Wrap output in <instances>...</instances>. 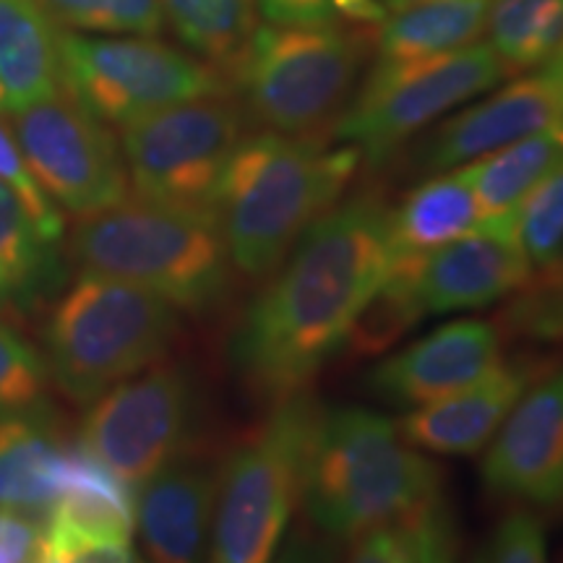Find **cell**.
I'll return each instance as SVG.
<instances>
[{
	"label": "cell",
	"instance_id": "6da1fadb",
	"mask_svg": "<svg viewBox=\"0 0 563 563\" xmlns=\"http://www.w3.org/2000/svg\"><path fill=\"white\" fill-rule=\"evenodd\" d=\"M394 264L391 207L357 194L321 214L262 282L230 336L245 391L266 405L311 389L342 355L363 306Z\"/></svg>",
	"mask_w": 563,
	"mask_h": 563
},
{
	"label": "cell",
	"instance_id": "7a4b0ae2",
	"mask_svg": "<svg viewBox=\"0 0 563 563\" xmlns=\"http://www.w3.org/2000/svg\"><path fill=\"white\" fill-rule=\"evenodd\" d=\"M361 162L357 150L316 133H245L214 201L235 272L253 282L269 277L302 232L342 201Z\"/></svg>",
	"mask_w": 563,
	"mask_h": 563
},
{
	"label": "cell",
	"instance_id": "3957f363",
	"mask_svg": "<svg viewBox=\"0 0 563 563\" xmlns=\"http://www.w3.org/2000/svg\"><path fill=\"white\" fill-rule=\"evenodd\" d=\"M441 496V470L402 439L397 422L368 407H323L300 490L316 532L350 543Z\"/></svg>",
	"mask_w": 563,
	"mask_h": 563
},
{
	"label": "cell",
	"instance_id": "277c9868",
	"mask_svg": "<svg viewBox=\"0 0 563 563\" xmlns=\"http://www.w3.org/2000/svg\"><path fill=\"white\" fill-rule=\"evenodd\" d=\"M68 256L81 274L131 282L188 313L220 308L235 277L214 214L139 196L81 214L70 230Z\"/></svg>",
	"mask_w": 563,
	"mask_h": 563
},
{
	"label": "cell",
	"instance_id": "5b68a950",
	"mask_svg": "<svg viewBox=\"0 0 563 563\" xmlns=\"http://www.w3.org/2000/svg\"><path fill=\"white\" fill-rule=\"evenodd\" d=\"M323 405L311 389L279 399L217 470L209 563H272L300 506Z\"/></svg>",
	"mask_w": 563,
	"mask_h": 563
},
{
	"label": "cell",
	"instance_id": "8992f818",
	"mask_svg": "<svg viewBox=\"0 0 563 563\" xmlns=\"http://www.w3.org/2000/svg\"><path fill=\"white\" fill-rule=\"evenodd\" d=\"M180 329L178 308L131 282L81 274L47 323L55 384L91 405L125 378L159 363Z\"/></svg>",
	"mask_w": 563,
	"mask_h": 563
},
{
	"label": "cell",
	"instance_id": "52a82bcc",
	"mask_svg": "<svg viewBox=\"0 0 563 563\" xmlns=\"http://www.w3.org/2000/svg\"><path fill=\"white\" fill-rule=\"evenodd\" d=\"M361 60L363 37L352 26L262 24L232 76L264 131L308 136L336 121Z\"/></svg>",
	"mask_w": 563,
	"mask_h": 563
},
{
	"label": "cell",
	"instance_id": "ba28073f",
	"mask_svg": "<svg viewBox=\"0 0 563 563\" xmlns=\"http://www.w3.org/2000/svg\"><path fill=\"white\" fill-rule=\"evenodd\" d=\"M58 55L63 91L118 129L170 104L228 95L222 70L152 37L58 30Z\"/></svg>",
	"mask_w": 563,
	"mask_h": 563
},
{
	"label": "cell",
	"instance_id": "9c48e42d",
	"mask_svg": "<svg viewBox=\"0 0 563 563\" xmlns=\"http://www.w3.org/2000/svg\"><path fill=\"white\" fill-rule=\"evenodd\" d=\"M504 76L509 74L488 42L433 58L376 63L350 108L336 115L332 136L378 167L446 112L498 87Z\"/></svg>",
	"mask_w": 563,
	"mask_h": 563
},
{
	"label": "cell",
	"instance_id": "30bf717a",
	"mask_svg": "<svg viewBox=\"0 0 563 563\" xmlns=\"http://www.w3.org/2000/svg\"><path fill=\"white\" fill-rule=\"evenodd\" d=\"M245 136V115L228 95L162 108L121 129L133 196L214 214L224 167Z\"/></svg>",
	"mask_w": 563,
	"mask_h": 563
},
{
	"label": "cell",
	"instance_id": "8fae6325",
	"mask_svg": "<svg viewBox=\"0 0 563 563\" xmlns=\"http://www.w3.org/2000/svg\"><path fill=\"white\" fill-rule=\"evenodd\" d=\"M194 407L191 373L154 363L91 402L79 446L136 490L183 454Z\"/></svg>",
	"mask_w": 563,
	"mask_h": 563
},
{
	"label": "cell",
	"instance_id": "7c38bea8",
	"mask_svg": "<svg viewBox=\"0 0 563 563\" xmlns=\"http://www.w3.org/2000/svg\"><path fill=\"white\" fill-rule=\"evenodd\" d=\"M9 125L26 167L53 203L81 217L131 196L123 152L108 125L63 89L9 115Z\"/></svg>",
	"mask_w": 563,
	"mask_h": 563
},
{
	"label": "cell",
	"instance_id": "4fadbf2b",
	"mask_svg": "<svg viewBox=\"0 0 563 563\" xmlns=\"http://www.w3.org/2000/svg\"><path fill=\"white\" fill-rule=\"evenodd\" d=\"M485 490L527 509H563V365L522 394L481 464Z\"/></svg>",
	"mask_w": 563,
	"mask_h": 563
},
{
	"label": "cell",
	"instance_id": "5bb4252c",
	"mask_svg": "<svg viewBox=\"0 0 563 563\" xmlns=\"http://www.w3.org/2000/svg\"><path fill=\"white\" fill-rule=\"evenodd\" d=\"M504 334L496 321L460 319L433 329L422 340L382 357L365 376L378 402L426 407L481 382L504 361Z\"/></svg>",
	"mask_w": 563,
	"mask_h": 563
},
{
	"label": "cell",
	"instance_id": "9a60e30c",
	"mask_svg": "<svg viewBox=\"0 0 563 563\" xmlns=\"http://www.w3.org/2000/svg\"><path fill=\"white\" fill-rule=\"evenodd\" d=\"M514 217L483 220L415 266V290L428 316L488 308L532 277Z\"/></svg>",
	"mask_w": 563,
	"mask_h": 563
},
{
	"label": "cell",
	"instance_id": "2e32d148",
	"mask_svg": "<svg viewBox=\"0 0 563 563\" xmlns=\"http://www.w3.org/2000/svg\"><path fill=\"white\" fill-rule=\"evenodd\" d=\"M563 131V100L540 70L446 118L415 152L422 173H446L540 131Z\"/></svg>",
	"mask_w": 563,
	"mask_h": 563
},
{
	"label": "cell",
	"instance_id": "e0dca14e",
	"mask_svg": "<svg viewBox=\"0 0 563 563\" xmlns=\"http://www.w3.org/2000/svg\"><path fill=\"white\" fill-rule=\"evenodd\" d=\"M551 368H545L538 357H504L467 389L433 405L407 410L397 420L399 433L420 452L446 456L483 452L514 405Z\"/></svg>",
	"mask_w": 563,
	"mask_h": 563
},
{
	"label": "cell",
	"instance_id": "ac0fdd59",
	"mask_svg": "<svg viewBox=\"0 0 563 563\" xmlns=\"http://www.w3.org/2000/svg\"><path fill=\"white\" fill-rule=\"evenodd\" d=\"M217 470L183 452L139 485L133 530L146 563H209Z\"/></svg>",
	"mask_w": 563,
	"mask_h": 563
},
{
	"label": "cell",
	"instance_id": "d6986e66",
	"mask_svg": "<svg viewBox=\"0 0 563 563\" xmlns=\"http://www.w3.org/2000/svg\"><path fill=\"white\" fill-rule=\"evenodd\" d=\"M58 26L40 0H0V115L58 95Z\"/></svg>",
	"mask_w": 563,
	"mask_h": 563
},
{
	"label": "cell",
	"instance_id": "ffe728a7",
	"mask_svg": "<svg viewBox=\"0 0 563 563\" xmlns=\"http://www.w3.org/2000/svg\"><path fill=\"white\" fill-rule=\"evenodd\" d=\"M483 222L475 191L462 167L433 173L391 209L394 262H420Z\"/></svg>",
	"mask_w": 563,
	"mask_h": 563
},
{
	"label": "cell",
	"instance_id": "44dd1931",
	"mask_svg": "<svg viewBox=\"0 0 563 563\" xmlns=\"http://www.w3.org/2000/svg\"><path fill=\"white\" fill-rule=\"evenodd\" d=\"M66 449L30 415L0 418V509L47 522L63 490Z\"/></svg>",
	"mask_w": 563,
	"mask_h": 563
},
{
	"label": "cell",
	"instance_id": "7402d4cb",
	"mask_svg": "<svg viewBox=\"0 0 563 563\" xmlns=\"http://www.w3.org/2000/svg\"><path fill=\"white\" fill-rule=\"evenodd\" d=\"M490 5L493 0H426L389 11L378 24L376 63L391 66L475 45L488 30Z\"/></svg>",
	"mask_w": 563,
	"mask_h": 563
},
{
	"label": "cell",
	"instance_id": "603a6c76",
	"mask_svg": "<svg viewBox=\"0 0 563 563\" xmlns=\"http://www.w3.org/2000/svg\"><path fill=\"white\" fill-rule=\"evenodd\" d=\"M133 504L136 490L76 443L66 449L63 490L47 519L100 538L131 540Z\"/></svg>",
	"mask_w": 563,
	"mask_h": 563
},
{
	"label": "cell",
	"instance_id": "cb8c5ba5",
	"mask_svg": "<svg viewBox=\"0 0 563 563\" xmlns=\"http://www.w3.org/2000/svg\"><path fill=\"white\" fill-rule=\"evenodd\" d=\"M563 159V131H540L470 162L467 173L483 220L517 214L527 194Z\"/></svg>",
	"mask_w": 563,
	"mask_h": 563
},
{
	"label": "cell",
	"instance_id": "d4e9b609",
	"mask_svg": "<svg viewBox=\"0 0 563 563\" xmlns=\"http://www.w3.org/2000/svg\"><path fill=\"white\" fill-rule=\"evenodd\" d=\"M165 24L188 53L232 74L258 30L256 0H159Z\"/></svg>",
	"mask_w": 563,
	"mask_h": 563
},
{
	"label": "cell",
	"instance_id": "484cf974",
	"mask_svg": "<svg viewBox=\"0 0 563 563\" xmlns=\"http://www.w3.org/2000/svg\"><path fill=\"white\" fill-rule=\"evenodd\" d=\"M55 243H47L16 194L0 180V308H30L58 282Z\"/></svg>",
	"mask_w": 563,
	"mask_h": 563
},
{
	"label": "cell",
	"instance_id": "4316f807",
	"mask_svg": "<svg viewBox=\"0 0 563 563\" xmlns=\"http://www.w3.org/2000/svg\"><path fill=\"white\" fill-rule=\"evenodd\" d=\"M485 34L506 74L540 68L563 42V0H493Z\"/></svg>",
	"mask_w": 563,
	"mask_h": 563
},
{
	"label": "cell",
	"instance_id": "83f0119b",
	"mask_svg": "<svg viewBox=\"0 0 563 563\" xmlns=\"http://www.w3.org/2000/svg\"><path fill=\"white\" fill-rule=\"evenodd\" d=\"M415 266L418 262L391 264L378 290L371 295L352 323L342 355L361 357V361L382 357L426 319L428 313L415 290Z\"/></svg>",
	"mask_w": 563,
	"mask_h": 563
},
{
	"label": "cell",
	"instance_id": "f1b7e54d",
	"mask_svg": "<svg viewBox=\"0 0 563 563\" xmlns=\"http://www.w3.org/2000/svg\"><path fill=\"white\" fill-rule=\"evenodd\" d=\"M58 30L84 34H133L157 37L165 32L159 0H40Z\"/></svg>",
	"mask_w": 563,
	"mask_h": 563
},
{
	"label": "cell",
	"instance_id": "f546056e",
	"mask_svg": "<svg viewBox=\"0 0 563 563\" xmlns=\"http://www.w3.org/2000/svg\"><path fill=\"white\" fill-rule=\"evenodd\" d=\"M496 327L506 336L563 342V258L534 269L532 277L504 300Z\"/></svg>",
	"mask_w": 563,
	"mask_h": 563
},
{
	"label": "cell",
	"instance_id": "4dcf8cb0",
	"mask_svg": "<svg viewBox=\"0 0 563 563\" xmlns=\"http://www.w3.org/2000/svg\"><path fill=\"white\" fill-rule=\"evenodd\" d=\"M514 224L532 269L563 258V159L519 203Z\"/></svg>",
	"mask_w": 563,
	"mask_h": 563
},
{
	"label": "cell",
	"instance_id": "1f68e13d",
	"mask_svg": "<svg viewBox=\"0 0 563 563\" xmlns=\"http://www.w3.org/2000/svg\"><path fill=\"white\" fill-rule=\"evenodd\" d=\"M264 24L277 26H378L382 0H256Z\"/></svg>",
	"mask_w": 563,
	"mask_h": 563
},
{
	"label": "cell",
	"instance_id": "d6a6232c",
	"mask_svg": "<svg viewBox=\"0 0 563 563\" xmlns=\"http://www.w3.org/2000/svg\"><path fill=\"white\" fill-rule=\"evenodd\" d=\"M45 394V363L21 336L0 321V418L26 415Z\"/></svg>",
	"mask_w": 563,
	"mask_h": 563
},
{
	"label": "cell",
	"instance_id": "836d02e7",
	"mask_svg": "<svg viewBox=\"0 0 563 563\" xmlns=\"http://www.w3.org/2000/svg\"><path fill=\"white\" fill-rule=\"evenodd\" d=\"M0 180L19 196L24 209L30 211V217L37 224L47 243H60L63 238V217L58 207H55L51 196L40 188V183L34 180V175L26 167L24 154L19 150V141L13 136L11 125L3 123L0 115Z\"/></svg>",
	"mask_w": 563,
	"mask_h": 563
},
{
	"label": "cell",
	"instance_id": "e575fe53",
	"mask_svg": "<svg viewBox=\"0 0 563 563\" xmlns=\"http://www.w3.org/2000/svg\"><path fill=\"white\" fill-rule=\"evenodd\" d=\"M473 563H548L543 519L527 506L511 509L493 527Z\"/></svg>",
	"mask_w": 563,
	"mask_h": 563
},
{
	"label": "cell",
	"instance_id": "d590c367",
	"mask_svg": "<svg viewBox=\"0 0 563 563\" xmlns=\"http://www.w3.org/2000/svg\"><path fill=\"white\" fill-rule=\"evenodd\" d=\"M344 563H418L412 517L352 538Z\"/></svg>",
	"mask_w": 563,
	"mask_h": 563
},
{
	"label": "cell",
	"instance_id": "8d00e7d4",
	"mask_svg": "<svg viewBox=\"0 0 563 563\" xmlns=\"http://www.w3.org/2000/svg\"><path fill=\"white\" fill-rule=\"evenodd\" d=\"M412 527L415 543H418V563H460L454 519L443 496L415 514Z\"/></svg>",
	"mask_w": 563,
	"mask_h": 563
},
{
	"label": "cell",
	"instance_id": "74e56055",
	"mask_svg": "<svg viewBox=\"0 0 563 563\" xmlns=\"http://www.w3.org/2000/svg\"><path fill=\"white\" fill-rule=\"evenodd\" d=\"M272 563H340L336 540L321 532L290 530Z\"/></svg>",
	"mask_w": 563,
	"mask_h": 563
},
{
	"label": "cell",
	"instance_id": "f35d334b",
	"mask_svg": "<svg viewBox=\"0 0 563 563\" xmlns=\"http://www.w3.org/2000/svg\"><path fill=\"white\" fill-rule=\"evenodd\" d=\"M538 70L545 76L548 81L553 84L555 91H559L561 100H563V42L559 45V51H555L551 58H548Z\"/></svg>",
	"mask_w": 563,
	"mask_h": 563
},
{
	"label": "cell",
	"instance_id": "ab89813d",
	"mask_svg": "<svg viewBox=\"0 0 563 563\" xmlns=\"http://www.w3.org/2000/svg\"><path fill=\"white\" fill-rule=\"evenodd\" d=\"M386 13L389 11H399V9H407V5H415V3H426V0H382Z\"/></svg>",
	"mask_w": 563,
	"mask_h": 563
}]
</instances>
